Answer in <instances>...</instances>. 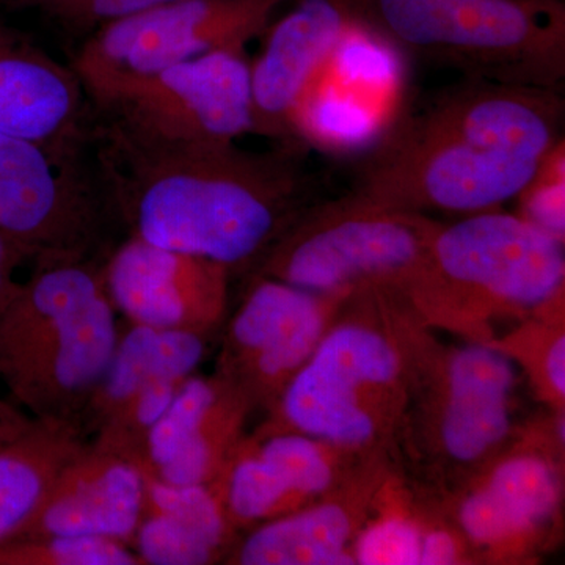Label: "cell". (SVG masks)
Segmentation results:
<instances>
[{"instance_id": "1", "label": "cell", "mask_w": 565, "mask_h": 565, "mask_svg": "<svg viewBox=\"0 0 565 565\" xmlns=\"http://www.w3.org/2000/svg\"><path fill=\"white\" fill-rule=\"evenodd\" d=\"M563 117L556 88L467 79L394 122L352 193L419 214L497 210L534 177Z\"/></svg>"}, {"instance_id": "2", "label": "cell", "mask_w": 565, "mask_h": 565, "mask_svg": "<svg viewBox=\"0 0 565 565\" xmlns=\"http://www.w3.org/2000/svg\"><path fill=\"white\" fill-rule=\"evenodd\" d=\"M107 207L128 236L203 256L230 270L262 262L302 214L308 178L296 152L236 145L140 151L103 141Z\"/></svg>"}, {"instance_id": "3", "label": "cell", "mask_w": 565, "mask_h": 565, "mask_svg": "<svg viewBox=\"0 0 565 565\" xmlns=\"http://www.w3.org/2000/svg\"><path fill=\"white\" fill-rule=\"evenodd\" d=\"M93 258L35 263L0 315V384L36 419L79 424L120 323Z\"/></svg>"}, {"instance_id": "4", "label": "cell", "mask_w": 565, "mask_h": 565, "mask_svg": "<svg viewBox=\"0 0 565 565\" xmlns=\"http://www.w3.org/2000/svg\"><path fill=\"white\" fill-rule=\"evenodd\" d=\"M403 54L465 79L556 88L565 79L564 0H348Z\"/></svg>"}, {"instance_id": "5", "label": "cell", "mask_w": 565, "mask_h": 565, "mask_svg": "<svg viewBox=\"0 0 565 565\" xmlns=\"http://www.w3.org/2000/svg\"><path fill=\"white\" fill-rule=\"evenodd\" d=\"M437 225L351 193L302 212L264 255L258 275L326 296L364 288L412 294Z\"/></svg>"}, {"instance_id": "6", "label": "cell", "mask_w": 565, "mask_h": 565, "mask_svg": "<svg viewBox=\"0 0 565 565\" xmlns=\"http://www.w3.org/2000/svg\"><path fill=\"white\" fill-rule=\"evenodd\" d=\"M403 359L386 334L366 323L327 329L292 375L267 426L341 449L377 444L403 401Z\"/></svg>"}, {"instance_id": "7", "label": "cell", "mask_w": 565, "mask_h": 565, "mask_svg": "<svg viewBox=\"0 0 565 565\" xmlns=\"http://www.w3.org/2000/svg\"><path fill=\"white\" fill-rule=\"evenodd\" d=\"M285 0H180L107 22L73 68L96 107L139 82L217 51H245Z\"/></svg>"}, {"instance_id": "8", "label": "cell", "mask_w": 565, "mask_h": 565, "mask_svg": "<svg viewBox=\"0 0 565 565\" xmlns=\"http://www.w3.org/2000/svg\"><path fill=\"white\" fill-rule=\"evenodd\" d=\"M99 139L140 151L233 145L253 131L250 63L217 51L139 82L98 107Z\"/></svg>"}, {"instance_id": "9", "label": "cell", "mask_w": 565, "mask_h": 565, "mask_svg": "<svg viewBox=\"0 0 565 565\" xmlns=\"http://www.w3.org/2000/svg\"><path fill=\"white\" fill-rule=\"evenodd\" d=\"M564 243L497 210L437 225L415 296L448 302L537 308L563 294Z\"/></svg>"}, {"instance_id": "10", "label": "cell", "mask_w": 565, "mask_h": 565, "mask_svg": "<svg viewBox=\"0 0 565 565\" xmlns=\"http://www.w3.org/2000/svg\"><path fill=\"white\" fill-rule=\"evenodd\" d=\"M405 87L403 52L355 18L294 107L291 137L334 154L370 151L399 120Z\"/></svg>"}, {"instance_id": "11", "label": "cell", "mask_w": 565, "mask_h": 565, "mask_svg": "<svg viewBox=\"0 0 565 565\" xmlns=\"http://www.w3.org/2000/svg\"><path fill=\"white\" fill-rule=\"evenodd\" d=\"M107 203L71 162L31 140L0 132V232L33 263L93 258Z\"/></svg>"}, {"instance_id": "12", "label": "cell", "mask_w": 565, "mask_h": 565, "mask_svg": "<svg viewBox=\"0 0 565 565\" xmlns=\"http://www.w3.org/2000/svg\"><path fill=\"white\" fill-rule=\"evenodd\" d=\"M207 337L129 323L81 416L92 444L140 463L152 427L202 364Z\"/></svg>"}, {"instance_id": "13", "label": "cell", "mask_w": 565, "mask_h": 565, "mask_svg": "<svg viewBox=\"0 0 565 565\" xmlns=\"http://www.w3.org/2000/svg\"><path fill=\"white\" fill-rule=\"evenodd\" d=\"M334 297L256 275L226 326L215 373L252 408L273 411L329 329Z\"/></svg>"}, {"instance_id": "14", "label": "cell", "mask_w": 565, "mask_h": 565, "mask_svg": "<svg viewBox=\"0 0 565 565\" xmlns=\"http://www.w3.org/2000/svg\"><path fill=\"white\" fill-rule=\"evenodd\" d=\"M118 315L132 326L211 333L228 302V267L128 236L102 266Z\"/></svg>"}, {"instance_id": "15", "label": "cell", "mask_w": 565, "mask_h": 565, "mask_svg": "<svg viewBox=\"0 0 565 565\" xmlns=\"http://www.w3.org/2000/svg\"><path fill=\"white\" fill-rule=\"evenodd\" d=\"M250 411L217 373L191 375L148 435L141 470L166 484H214L244 440Z\"/></svg>"}, {"instance_id": "16", "label": "cell", "mask_w": 565, "mask_h": 565, "mask_svg": "<svg viewBox=\"0 0 565 565\" xmlns=\"http://www.w3.org/2000/svg\"><path fill=\"white\" fill-rule=\"evenodd\" d=\"M334 465L326 444L280 427L264 426L237 446L214 484L230 522L253 527L311 504L332 489Z\"/></svg>"}, {"instance_id": "17", "label": "cell", "mask_w": 565, "mask_h": 565, "mask_svg": "<svg viewBox=\"0 0 565 565\" xmlns=\"http://www.w3.org/2000/svg\"><path fill=\"white\" fill-rule=\"evenodd\" d=\"M85 98L73 68L0 22V132L71 162L84 137Z\"/></svg>"}, {"instance_id": "18", "label": "cell", "mask_w": 565, "mask_h": 565, "mask_svg": "<svg viewBox=\"0 0 565 565\" xmlns=\"http://www.w3.org/2000/svg\"><path fill=\"white\" fill-rule=\"evenodd\" d=\"M145 508V473L128 457L88 444L62 468L17 537L84 535L131 545Z\"/></svg>"}, {"instance_id": "19", "label": "cell", "mask_w": 565, "mask_h": 565, "mask_svg": "<svg viewBox=\"0 0 565 565\" xmlns=\"http://www.w3.org/2000/svg\"><path fill=\"white\" fill-rule=\"evenodd\" d=\"M355 18L348 0H300L275 22L250 65L253 132L291 137L294 107Z\"/></svg>"}, {"instance_id": "20", "label": "cell", "mask_w": 565, "mask_h": 565, "mask_svg": "<svg viewBox=\"0 0 565 565\" xmlns=\"http://www.w3.org/2000/svg\"><path fill=\"white\" fill-rule=\"evenodd\" d=\"M514 363L490 345H465L449 353L441 377L437 446L448 460L473 465L497 451L512 429Z\"/></svg>"}, {"instance_id": "21", "label": "cell", "mask_w": 565, "mask_h": 565, "mask_svg": "<svg viewBox=\"0 0 565 565\" xmlns=\"http://www.w3.org/2000/svg\"><path fill=\"white\" fill-rule=\"evenodd\" d=\"M234 526L214 486H172L145 475V508L132 539L143 565L225 559Z\"/></svg>"}, {"instance_id": "22", "label": "cell", "mask_w": 565, "mask_h": 565, "mask_svg": "<svg viewBox=\"0 0 565 565\" xmlns=\"http://www.w3.org/2000/svg\"><path fill=\"white\" fill-rule=\"evenodd\" d=\"M559 497V478L548 460L530 452L509 457L460 501V530L476 545H512L550 522Z\"/></svg>"}, {"instance_id": "23", "label": "cell", "mask_w": 565, "mask_h": 565, "mask_svg": "<svg viewBox=\"0 0 565 565\" xmlns=\"http://www.w3.org/2000/svg\"><path fill=\"white\" fill-rule=\"evenodd\" d=\"M87 444L79 424L35 418L0 446V545L25 530L62 468Z\"/></svg>"}, {"instance_id": "24", "label": "cell", "mask_w": 565, "mask_h": 565, "mask_svg": "<svg viewBox=\"0 0 565 565\" xmlns=\"http://www.w3.org/2000/svg\"><path fill=\"white\" fill-rule=\"evenodd\" d=\"M353 527L355 511L345 501L311 503L253 526L225 559L239 565L355 564L348 552Z\"/></svg>"}, {"instance_id": "25", "label": "cell", "mask_w": 565, "mask_h": 565, "mask_svg": "<svg viewBox=\"0 0 565 565\" xmlns=\"http://www.w3.org/2000/svg\"><path fill=\"white\" fill-rule=\"evenodd\" d=\"M0 565H143L125 542L84 535L14 537L0 545Z\"/></svg>"}, {"instance_id": "26", "label": "cell", "mask_w": 565, "mask_h": 565, "mask_svg": "<svg viewBox=\"0 0 565 565\" xmlns=\"http://www.w3.org/2000/svg\"><path fill=\"white\" fill-rule=\"evenodd\" d=\"M520 217L535 228L565 239V143L563 137L546 152L534 177L516 195Z\"/></svg>"}, {"instance_id": "27", "label": "cell", "mask_w": 565, "mask_h": 565, "mask_svg": "<svg viewBox=\"0 0 565 565\" xmlns=\"http://www.w3.org/2000/svg\"><path fill=\"white\" fill-rule=\"evenodd\" d=\"M423 531L403 516L375 522L359 535L353 563L362 565H419Z\"/></svg>"}, {"instance_id": "28", "label": "cell", "mask_w": 565, "mask_h": 565, "mask_svg": "<svg viewBox=\"0 0 565 565\" xmlns=\"http://www.w3.org/2000/svg\"><path fill=\"white\" fill-rule=\"evenodd\" d=\"M180 0H70L57 13L77 24H107Z\"/></svg>"}, {"instance_id": "29", "label": "cell", "mask_w": 565, "mask_h": 565, "mask_svg": "<svg viewBox=\"0 0 565 565\" xmlns=\"http://www.w3.org/2000/svg\"><path fill=\"white\" fill-rule=\"evenodd\" d=\"M28 259L29 255L24 248L0 232V315L20 288L21 281L17 280V270Z\"/></svg>"}, {"instance_id": "30", "label": "cell", "mask_w": 565, "mask_h": 565, "mask_svg": "<svg viewBox=\"0 0 565 565\" xmlns=\"http://www.w3.org/2000/svg\"><path fill=\"white\" fill-rule=\"evenodd\" d=\"M460 561L459 542L446 530H433L422 537L419 565H449Z\"/></svg>"}, {"instance_id": "31", "label": "cell", "mask_w": 565, "mask_h": 565, "mask_svg": "<svg viewBox=\"0 0 565 565\" xmlns=\"http://www.w3.org/2000/svg\"><path fill=\"white\" fill-rule=\"evenodd\" d=\"M546 385L555 396L564 399L565 394V338L557 334L550 343L544 355Z\"/></svg>"}, {"instance_id": "32", "label": "cell", "mask_w": 565, "mask_h": 565, "mask_svg": "<svg viewBox=\"0 0 565 565\" xmlns=\"http://www.w3.org/2000/svg\"><path fill=\"white\" fill-rule=\"evenodd\" d=\"M33 419L35 418L22 411L10 397H0V446L24 433Z\"/></svg>"}, {"instance_id": "33", "label": "cell", "mask_w": 565, "mask_h": 565, "mask_svg": "<svg viewBox=\"0 0 565 565\" xmlns=\"http://www.w3.org/2000/svg\"><path fill=\"white\" fill-rule=\"evenodd\" d=\"M70 0H13L11 6H39L44 9L57 11L61 7L65 6Z\"/></svg>"}, {"instance_id": "34", "label": "cell", "mask_w": 565, "mask_h": 565, "mask_svg": "<svg viewBox=\"0 0 565 565\" xmlns=\"http://www.w3.org/2000/svg\"><path fill=\"white\" fill-rule=\"evenodd\" d=\"M0 3H13V0H0Z\"/></svg>"}]
</instances>
